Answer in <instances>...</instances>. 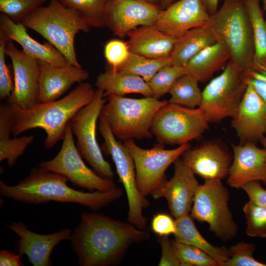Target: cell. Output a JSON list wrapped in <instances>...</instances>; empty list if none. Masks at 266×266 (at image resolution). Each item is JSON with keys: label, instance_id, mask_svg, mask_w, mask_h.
Returning <instances> with one entry per match:
<instances>
[{"label": "cell", "instance_id": "obj_32", "mask_svg": "<svg viewBox=\"0 0 266 266\" xmlns=\"http://www.w3.org/2000/svg\"><path fill=\"white\" fill-rule=\"evenodd\" d=\"M67 7L81 14L91 28L105 27L104 15L110 0H59Z\"/></svg>", "mask_w": 266, "mask_h": 266}, {"label": "cell", "instance_id": "obj_7", "mask_svg": "<svg viewBox=\"0 0 266 266\" xmlns=\"http://www.w3.org/2000/svg\"><path fill=\"white\" fill-rule=\"evenodd\" d=\"M230 193L220 179L205 180L196 193L190 216L206 223L209 231L223 241L236 237L238 226L229 207Z\"/></svg>", "mask_w": 266, "mask_h": 266}, {"label": "cell", "instance_id": "obj_12", "mask_svg": "<svg viewBox=\"0 0 266 266\" xmlns=\"http://www.w3.org/2000/svg\"><path fill=\"white\" fill-rule=\"evenodd\" d=\"M103 91L97 89L94 99L81 108L71 119L73 134L77 139L76 148L93 170L102 178L113 180L114 173L110 164L101 153L96 137V127L107 100Z\"/></svg>", "mask_w": 266, "mask_h": 266}, {"label": "cell", "instance_id": "obj_9", "mask_svg": "<svg viewBox=\"0 0 266 266\" xmlns=\"http://www.w3.org/2000/svg\"><path fill=\"white\" fill-rule=\"evenodd\" d=\"M209 123L200 107L168 102L155 114L151 132L159 143L180 145L199 137L209 128Z\"/></svg>", "mask_w": 266, "mask_h": 266}, {"label": "cell", "instance_id": "obj_42", "mask_svg": "<svg viewBox=\"0 0 266 266\" xmlns=\"http://www.w3.org/2000/svg\"><path fill=\"white\" fill-rule=\"evenodd\" d=\"M160 244L162 255L158 264L159 266H182L173 249L171 241L168 236H161Z\"/></svg>", "mask_w": 266, "mask_h": 266}, {"label": "cell", "instance_id": "obj_29", "mask_svg": "<svg viewBox=\"0 0 266 266\" xmlns=\"http://www.w3.org/2000/svg\"><path fill=\"white\" fill-rule=\"evenodd\" d=\"M253 33L255 48L254 71L266 75V20L260 0H242Z\"/></svg>", "mask_w": 266, "mask_h": 266}, {"label": "cell", "instance_id": "obj_19", "mask_svg": "<svg viewBox=\"0 0 266 266\" xmlns=\"http://www.w3.org/2000/svg\"><path fill=\"white\" fill-rule=\"evenodd\" d=\"M173 177L151 196L155 199L165 198L171 214L175 219L189 214L199 186L195 174L181 159L174 162Z\"/></svg>", "mask_w": 266, "mask_h": 266}, {"label": "cell", "instance_id": "obj_22", "mask_svg": "<svg viewBox=\"0 0 266 266\" xmlns=\"http://www.w3.org/2000/svg\"><path fill=\"white\" fill-rule=\"evenodd\" d=\"M39 68L38 102L45 103L59 100L72 85L82 83L89 77V72L71 65L53 66L38 60Z\"/></svg>", "mask_w": 266, "mask_h": 266}, {"label": "cell", "instance_id": "obj_13", "mask_svg": "<svg viewBox=\"0 0 266 266\" xmlns=\"http://www.w3.org/2000/svg\"><path fill=\"white\" fill-rule=\"evenodd\" d=\"M73 135L69 121L58 153L51 160L41 162L38 166L63 175L74 186L90 192H107L117 188L113 180L102 178L85 165L75 144Z\"/></svg>", "mask_w": 266, "mask_h": 266}, {"label": "cell", "instance_id": "obj_1", "mask_svg": "<svg viewBox=\"0 0 266 266\" xmlns=\"http://www.w3.org/2000/svg\"><path fill=\"white\" fill-rule=\"evenodd\" d=\"M149 233L134 225L94 211L82 213L69 241L80 266L118 265L134 244L148 240Z\"/></svg>", "mask_w": 266, "mask_h": 266}, {"label": "cell", "instance_id": "obj_40", "mask_svg": "<svg viewBox=\"0 0 266 266\" xmlns=\"http://www.w3.org/2000/svg\"><path fill=\"white\" fill-rule=\"evenodd\" d=\"M131 53L128 42L119 39L109 40L104 48V56L111 66L110 69H115L124 63Z\"/></svg>", "mask_w": 266, "mask_h": 266}, {"label": "cell", "instance_id": "obj_17", "mask_svg": "<svg viewBox=\"0 0 266 266\" xmlns=\"http://www.w3.org/2000/svg\"><path fill=\"white\" fill-rule=\"evenodd\" d=\"M181 160L195 174L204 180H222L228 177L233 155L220 142L206 141L186 150Z\"/></svg>", "mask_w": 266, "mask_h": 266}, {"label": "cell", "instance_id": "obj_43", "mask_svg": "<svg viewBox=\"0 0 266 266\" xmlns=\"http://www.w3.org/2000/svg\"><path fill=\"white\" fill-rule=\"evenodd\" d=\"M241 189L245 192L249 200L266 208V190L262 186L260 181L247 182L242 185Z\"/></svg>", "mask_w": 266, "mask_h": 266}, {"label": "cell", "instance_id": "obj_10", "mask_svg": "<svg viewBox=\"0 0 266 266\" xmlns=\"http://www.w3.org/2000/svg\"><path fill=\"white\" fill-rule=\"evenodd\" d=\"M99 130L104 140L101 149L111 156L120 180L126 190L129 206L127 220L137 228L144 229L147 218L143 214V209L147 208L150 203L137 188L133 157L124 143L117 140L101 115L99 117Z\"/></svg>", "mask_w": 266, "mask_h": 266}, {"label": "cell", "instance_id": "obj_36", "mask_svg": "<svg viewBox=\"0 0 266 266\" xmlns=\"http://www.w3.org/2000/svg\"><path fill=\"white\" fill-rule=\"evenodd\" d=\"M34 139L33 135L0 139V161L6 160L9 167L14 166Z\"/></svg>", "mask_w": 266, "mask_h": 266}, {"label": "cell", "instance_id": "obj_24", "mask_svg": "<svg viewBox=\"0 0 266 266\" xmlns=\"http://www.w3.org/2000/svg\"><path fill=\"white\" fill-rule=\"evenodd\" d=\"M127 36L131 53L152 59L170 57L177 39L154 26L137 27Z\"/></svg>", "mask_w": 266, "mask_h": 266}, {"label": "cell", "instance_id": "obj_50", "mask_svg": "<svg viewBox=\"0 0 266 266\" xmlns=\"http://www.w3.org/2000/svg\"><path fill=\"white\" fill-rule=\"evenodd\" d=\"M260 142L263 146V147L266 149V136H264L261 140Z\"/></svg>", "mask_w": 266, "mask_h": 266}, {"label": "cell", "instance_id": "obj_3", "mask_svg": "<svg viewBox=\"0 0 266 266\" xmlns=\"http://www.w3.org/2000/svg\"><path fill=\"white\" fill-rule=\"evenodd\" d=\"M96 90L87 82H82L64 98L55 101L37 103L28 109L10 105L12 117V134L35 128L46 133L44 146L50 149L63 140L66 126L73 116L94 98Z\"/></svg>", "mask_w": 266, "mask_h": 266}, {"label": "cell", "instance_id": "obj_6", "mask_svg": "<svg viewBox=\"0 0 266 266\" xmlns=\"http://www.w3.org/2000/svg\"><path fill=\"white\" fill-rule=\"evenodd\" d=\"M107 97L100 115L115 137L123 141L153 137L151 127L154 117L168 102L154 97L132 99L116 95Z\"/></svg>", "mask_w": 266, "mask_h": 266}, {"label": "cell", "instance_id": "obj_14", "mask_svg": "<svg viewBox=\"0 0 266 266\" xmlns=\"http://www.w3.org/2000/svg\"><path fill=\"white\" fill-rule=\"evenodd\" d=\"M14 71V90L7 103L23 109L32 108L38 103L39 68L38 60L18 49L9 39L5 47Z\"/></svg>", "mask_w": 266, "mask_h": 266}, {"label": "cell", "instance_id": "obj_46", "mask_svg": "<svg viewBox=\"0 0 266 266\" xmlns=\"http://www.w3.org/2000/svg\"><path fill=\"white\" fill-rule=\"evenodd\" d=\"M210 15L215 13L217 10L219 0H203Z\"/></svg>", "mask_w": 266, "mask_h": 266}, {"label": "cell", "instance_id": "obj_4", "mask_svg": "<svg viewBox=\"0 0 266 266\" xmlns=\"http://www.w3.org/2000/svg\"><path fill=\"white\" fill-rule=\"evenodd\" d=\"M21 23L54 46L69 64L82 67L77 58L74 39L79 32H87L91 27L78 11L59 0H50L47 5L35 10Z\"/></svg>", "mask_w": 266, "mask_h": 266}, {"label": "cell", "instance_id": "obj_44", "mask_svg": "<svg viewBox=\"0 0 266 266\" xmlns=\"http://www.w3.org/2000/svg\"><path fill=\"white\" fill-rule=\"evenodd\" d=\"M19 254L11 252L7 250L0 251V266H23L24 264L21 260Z\"/></svg>", "mask_w": 266, "mask_h": 266}, {"label": "cell", "instance_id": "obj_30", "mask_svg": "<svg viewBox=\"0 0 266 266\" xmlns=\"http://www.w3.org/2000/svg\"><path fill=\"white\" fill-rule=\"evenodd\" d=\"M171 64L170 57L152 59L131 53L124 63L115 69H111L139 76L148 83L161 68Z\"/></svg>", "mask_w": 266, "mask_h": 266}, {"label": "cell", "instance_id": "obj_39", "mask_svg": "<svg viewBox=\"0 0 266 266\" xmlns=\"http://www.w3.org/2000/svg\"><path fill=\"white\" fill-rule=\"evenodd\" d=\"M9 38L0 30V99L7 100L14 90L10 73L5 61V47Z\"/></svg>", "mask_w": 266, "mask_h": 266}, {"label": "cell", "instance_id": "obj_35", "mask_svg": "<svg viewBox=\"0 0 266 266\" xmlns=\"http://www.w3.org/2000/svg\"><path fill=\"white\" fill-rule=\"evenodd\" d=\"M242 209L246 220V234L252 237L266 238V208L249 200Z\"/></svg>", "mask_w": 266, "mask_h": 266}, {"label": "cell", "instance_id": "obj_48", "mask_svg": "<svg viewBox=\"0 0 266 266\" xmlns=\"http://www.w3.org/2000/svg\"><path fill=\"white\" fill-rule=\"evenodd\" d=\"M174 0H160V6L163 9H165L173 3Z\"/></svg>", "mask_w": 266, "mask_h": 266}, {"label": "cell", "instance_id": "obj_49", "mask_svg": "<svg viewBox=\"0 0 266 266\" xmlns=\"http://www.w3.org/2000/svg\"><path fill=\"white\" fill-rule=\"evenodd\" d=\"M143 0L154 4L155 5L160 6V0Z\"/></svg>", "mask_w": 266, "mask_h": 266}, {"label": "cell", "instance_id": "obj_21", "mask_svg": "<svg viewBox=\"0 0 266 266\" xmlns=\"http://www.w3.org/2000/svg\"><path fill=\"white\" fill-rule=\"evenodd\" d=\"M232 147L233 159L227 181L230 186L239 189L254 181L266 186V149L251 142L233 144Z\"/></svg>", "mask_w": 266, "mask_h": 266}, {"label": "cell", "instance_id": "obj_2", "mask_svg": "<svg viewBox=\"0 0 266 266\" xmlns=\"http://www.w3.org/2000/svg\"><path fill=\"white\" fill-rule=\"evenodd\" d=\"M65 176L43 169L33 168L29 175L14 185L0 180V194L7 198L24 203L39 205L49 201L75 203L93 211L100 210L119 200L123 195L121 189L107 192H84L70 187Z\"/></svg>", "mask_w": 266, "mask_h": 266}, {"label": "cell", "instance_id": "obj_31", "mask_svg": "<svg viewBox=\"0 0 266 266\" xmlns=\"http://www.w3.org/2000/svg\"><path fill=\"white\" fill-rule=\"evenodd\" d=\"M199 81L194 77L184 74L179 78L170 89L169 103L184 105L189 108L200 107L202 99Z\"/></svg>", "mask_w": 266, "mask_h": 266}, {"label": "cell", "instance_id": "obj_37", "mask_svg": "<svg viewBox=\"0 0 266 266\" xmlns=\"http://www.w3.org/2000/svg\"><path fill=\"white\" fill-rule=\"evenodd\" d=\"M50 0H0V12L16 23Z\"/></svg>", "mask_w": 266, "mask_h": 266}, {"label": "cell", "instance_id": "obj_23", "mask_svg": "<svg viewBox=\"0 0 266 266\" xmlns=\"http://www.w3.org/2000/svg\"><path fill=\"white\" fill-rule=\"evenodd\" d=\"M0 30L9 39L18 43L28 55L55 66L69 65L64 55L51 44L38 42L29 35L26 27L22 23H16L2 13L0 14Z\"/></svg>", "mask_w": 266, "mask_h": 266}, {"label": "cell", "instance_id": "obj_47", "mask_svg": "<svg viewBox=\"0 0 266 266\" xmlns=\"http://www.w3.org/2000/svg\"><path fill=\"white\" fill-rule=\"evenodd\" d=\"M245 75L247 78H253L266 83V75L263 73L252 70Z\"/></svg>", "mask_w": 266, "mask_h": 266}, {"label": "cell", "instance_id": "obj_25", "mask_svg": "<svg viewBox=\"0 0 266 266\" xmlns=\"http://www.w3.org/2000/svg\"><path fill=\"white\" fill-rule=\"evenodd\" d=\"M231 59L226 44L218 40L192 58L184 66L185 74L199 82H205L217 71L224 68Z\"/></svg>", "mask_w": 266, "mask_h": 266}, {"label": "cell", "instance_id": "obj_28", "mask_svg": "<svg viewBox=\"0 0 266 266\" xmlns=\"http://www.w3.org/2000/svg\"><path fill=\"white\" fill-rule=\"evenodd\" d=\"M176 231L174 240L199 248L215 260L219 266L229 260L230 252L225 246H215L207 241L199 232L190 214L175 219Z\"/></svg>", "mask_w": 266, "mask_h": 266}, {"label": "cell", "instance_id": "obj_45", "mask_svg": "<svg viewBox=\"0 0 266 266\" xmlns=\"http://www.w3.org/2000/svg\"><path fill=\"white\" fill-rule=\"evenodd\" d=\"M246 83L254 89L266 106V83L250 78H247Z\"/></svg>", "mask_w": 266, "mask_h": 266}, {"label": "cell", "instance_id": "obj_51", "mask_svg": "<svg viewBox=\"0 0 266 266\" xmlns=\"http://www.w3.org/2000/svg\"><path fill=\"white\" fill-rule=\"evenodd\" d=\"M265 11L266 12V0H262Z\"/></svg>", "mask_w": 266, "mask_h": 266}, {"label": "cell", "instance_id": "obj_8", "mask_svg": "<svg viewBox=\"0 0 266 266\" xmlns=\"http://www.w3.org/2000/svg\"><path fill=\"white\" fill-rule=\"evenodd\" d=\"M202 91L200 107L209 123L232 118L246 90L245 74L231 60Z\"/></svg>", "mask_w": 266, "mask_h": 266}, {"label": "cell", "instance_id": "obj_33", "mask_svg": "<svg viewBox=\"0 0 266 266\" xmlns=\"http://www.w3.org/2000/svg\"><path fill=\"white\" fill-rule=\"evenodd\" d=\"M184 74L182 66L171 64L161 68L147 83L153 97L158 99L168 93L176 81Z\"/></svg>", "mask_w": 266, "mask_h": 266}, {"label": "cell", "instance_id": "obj_26", "mask_svg": "<svg viewBox=\"0 0 266 266\" xmlns=\"http://www.w3.org/2000/svg\"><path fill=\"white\" fill-rule=\"evenodd\" d=\"M95 85L103 91V96L110 95L123 96L129 94H138L145 97H153L147 82L139 76L108 69L99 74Z\"/></svg>", "mask_w": 266, "mask_h": 266}, {"label": "cell", "instance_id": "obj_27", "mask_svg": "<svg viewBox=\"0 0 266 266\" xmlns=\"http://www.w3.org/2000/svg\"><path fill=\"white\" fill-rule=\"evenodd\" d=\"M218 40L206 25L190 30L177 38L170 56L172 64L185 66L194 56Z\"/></svg>", "mask_w": 266, "mask_h": 266}, {"label": "cell", "instance_id": "obj_16", "mask_svg": "<svg viewBox=\"0 0 266 266\" xmlns=\"http://www.w3.org/2000/svg\"><path fill=\"white\" fill-rule=\"evenodd\" d=\"M5 225L19 236L15 251L22 256L26 255L33 266H52L53 250L61 242L69 240L72 233L70 229H63L50 234H39L29 230V226L20 221H10Z\"/></svg>", "mask_w": 266, "mask_h": 266}, {"label": "cell", "instance_id": "obj_20", "mask_svg": "<svg viewBox=\"0 0 266 266\" xmlns=\"http://www.w3.org/2000/svg\"><path fill=\"white\" fill-rule=\"evenodd\" d=\"M232 126L235 131L240 143H255L266 133V106L254 89L247 87L235 112Z\"/></svg>", "mask_w": 266, "mask_h": 266}, {"label": "cell", "instance_id": "obj_41", "mask_svg": "<svg viewBox=\"0 0 266 266\" xmlns=\"http://www.w3.org/2000/svg\"><path fill=\"white\" fill-rule=\"evenodd\" d=\"M152 231L160 236L174 234L176 231L175 220L165 213L155 214L151 221Z\"/></svg>", "mask_w": 266, "mask_h": 266}, {"label": "cell", "instance_id": "obj_5", "mask_svg": "<svg viewBox=\"0 0 266 266\" xmlns=\"http://www.w3.org/2000/svg\"><path fill=\"white\" fill-rule=\"evenodd\" d=\"M206 26L228 47L231 60L245 74L254 70L255 48L251 23L242 0H224Z\"/></svg>", "mask_w": 266, "mask_h": 266}, {"label": "cell", "instance_id": "obj_34", "mask_svg": "<svg viewBox=\"0 0 266 266\" xmlns=\"http://www.w3.org/2000/svg\"><path fill=\"white\" fill-rule=\"evenodd\" d=\"M171 241L182 266H219L215 260L200 249L175 240Z\"/></svg>", "mask_w": 266, "mask_h": 266}, {"label": "cell", "instance_id": "obj_18", "mask_svg": "<svg viewBox=\"0 0 266 266\" xmlns=\"http://www.w3.org/2000/svg\"><path fill=\"white\" fill-rule=\"evenodd\" d=\"M209 17L203 0H179L162 10L153 26L178 38L190 30L206 26Z\"/></svg>", "mask_w": 266, "mask_h": 266}, {"label": "cell", "instance_id": "obj_38", "mask_svg": "<svg viewBox=\"0 0 266 266\" xmlns=\"http://www.w3.org/2000/svg\"><path fill=\"white\" fill-rule=\"evenodd\" d=\"M230 258L221 266H266L253 257L256 249L254 243L239 242L229 248Z\"/></svg>", "mask_w": 266, "mask_h": 266}, {"label": "cell", "instance_id": "obj_11", "mask_svg": "<svg viewBox=\"0 0 266 266\" xmlns=\"http://www.w3.org/2000/svg\"><path fill=\"white\" fill-rule=\"evenodd\" d=\"M123 143L133 160L137 188L144 197L151 195L166 183L167 168L191 147L186 143L174 149H166L159 143L152 148L144 149L133 139L124 140Z\"/></svg>", "mask_w": 266, "mask_h": 266}, {"label": "cell", "instance_id": "obj_15", "mask_svg": "<svg viewBox=\"0 0 266 266\" xmlns=\"http://www.w3.org/2000/svg\"><path fill=\"white\" fill-rule=\"evenodd\" d=\"M162 10L143 0H110L105 12V27L123 38L139 26H153Z\"/></svg>", "mask_w": 266, "mask_h": 266}]
</instances>
